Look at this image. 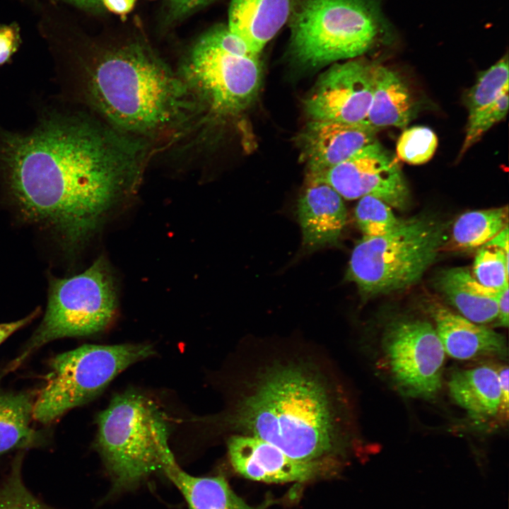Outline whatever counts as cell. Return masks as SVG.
<instances>
[{
  "mask_svg": "<svg viewBox=\"0 0 509 509\" xmlns=\"http://www.w3.org/2000/svg\"><path fill=\"white\" fill-rule=\"evenodd\" d=\"M144 141L54 114L27 134L0 129V169L23 214L74 247L135 188L147 154Z\"/></svg>",
  "mask_w": 509,
  "mask_h": 509,
  "instance_id": "obj_1",
  "label": "cell"
},
{
  "mask_svg": "<svg viewBox=\"0 0 509 509\" xmlns=\"http://www.w3.org/2000/svg\"><path fill=\"white\" fill-rule=\"evenodd\" d=\"M250 379L226 417L232 429L304 462H323L340 449L334 394L312 364L276 361Z\"/></svg>",
  "mask_w": 509,
  "mask_h": 509,
  "instance_id": "obj_2",
  "label": "cell"
},
{
  "mask_svg": "<svg viewBox=\"0 0 509 509\" xmlns=\"http://www.w3.org/2000/svg\"><path fill=\"white\" fill-rule=\"evenodd\" d=\"M78 75L88 103L110 127L130 136L177 132L201 111L180 74L139 42L105 52Z\"/></svg>",
  "mask_w": 509,
  "mask_h": 509,
  "instance_id": "obj_3",
  "label": "cell"
},
{
  "mask_svg": "<svg viewBox=\"0 0 509 509\" xmlns=\"http://www.w3.org/2000/svg\"><path fill=\"white\" fill-rule=\"evenodd\" d=\"M288 23L291 56L312 67L361 56L391 33L378 0H298Z\"/></svg>",
  "mask_w": 509,
  "mask_h": 509,
  "instance_id": "obj_4",
  "label": "cell"
},
{
  "mask_svg": "<svg viewBox=\"0 0 509 509\" xmlns=\"http://www.w3.org/2000/svg\"><path fill=\"white\" fill-rule=\"evenodd\" d=\"M95 447L113 481L115 491L129 489L163 469L171 452L164 414L136 391L115 396L97 416Z\"/></svg>",
  "mask_w": 509,
  "mask_h": 509,
  "instance_id": "obj_5",
  "label": "cell"
},
{
  "mask_svg": "<svg viewBox=\"0 0 509 509\" xmlns=\"http://www.w3.org/2000/svg\"><path fill=\"white\" fill-rule=\"evenodd\" d=\"M446 235V226L430 217L399 219L383 235L363 236L351 252L346 278L365 297L407 288L434 262Z\"/></svg>",
  "mask_w": 509,
  "mask_h": 509,
  "instance_id": "obj_6",
  "label": "cell"
},
{
  "mask_svg": "<svg viewBox=\"0 0 509 509\" xmlns=\"http://www.w3.org/2000/svg\"><path fill=\"white\" fill-rule=\"evenodd\" d=\"M260 54L252 52L227 25L203 34L188 52L180 76L200 110L234 116L255 100L262 83Z\"/></svg>",
  "mask_w": 509,
  "mask_h": 509,
  "instance_id": "obj_7",
  "label": "cell"
},
{
  "mask_svg": "<svg viewBox=\"0 0 509 509\" xmlns=\"http://www.w3.org/2000/svg\"><path fill=\"white\" fill-rule=\"evenodd\" d=\"M154 353L150 344H85L56 356L47 383L35 398L33 419L53 421L96 397L118 374Z\"/></svg>",
  "mask_w": 509,
  "mask_h": 509,
  "instance_id": "obj_8",
  "label": "cell"
},
{
  "mask_svg": "<svg viewBox=\"0 0 509 509\" xmlns=\"http://www.w3.org/2000/svg\"><path fill=\"white\" fill-rule=\"evenodd\" d=\"M116 308L115 283L103 257L78 274L52 277L45 316L8 370L16 368L30 353L51 341L101 332L113 319Z\"/></svg>",
  "mask_w": 509,
  "mask_h": 509,
  "instance_id": "obj_9",
  "label": "cell"
},
{
  "mask_svg": "<svg viewBox=\"0 0 509 509\" xmlns=\"http://www.w3.org/2000/svg\"><path fill=\"white\" fill-rule=\"evenodd\" d=\"M382 346L392 380L403 394L431 399L438 393L445 352L431 323L395 319L386 327Z\"/></svg>",
  "mask_w": 509,
  "mask_h": 509,
  "instance_id": "obj_10",
  "label": "cell"
},
{
  "mask_svg": "<svg viewBox=\"0 0 509 509\" xmlns=\"http://www.w3.org/2000/svg\"><path fill=\"white\" fill-rule=\"evenodd\" d=\"M308 179L323 181L348 200L370 195L402 209L409 199V191L397 160L377 141L322 175Z\"/></svg>",
  "mask_w": 509,
  "mask_h": 509,
  "instance_id": "obj_11",
  "label": "cell"
},
{
  "mask_svg": "<svg viewBox=\"0 0 509 509\" xmlns=\"http://www.w3.org/2000/svg\"><path fill=\"white\" fill-rule=\"evenodd\" d=\"M373 65L354 59L331 66L305 100L307 114L312 119L364 122L372 99Z\"/></svg>",
  "mask_w": 509,
  "mask_h": 509,
  "instance_id": "obj_12",
  "label": "cell"
},
{
  "mask_svg": "<svg viewBox=\"0 0 509 509\" xmlns=\"http://www.w3.org/2000/svg\"><path fill=\"white\" fill-rule=\"evenodd\" d=\"M233 469L244 477L269 483L303 482L321 474L324 462L294 460L275 445L257 437L234 435L228 440Z\"/></svg>",
  "mask_w": 509,
  "mask_h": 509,
  "instance_id": "obj_13",
  "label": "cell"
},
{
  "mask_svg": "<svg viewBox=\"0 0 509 509\" xmlns=\"http://www.w3.org/2000/svg\"><path fill=\"white\" fill-rule=\"evenodd\" d=\"M378 129L366 122L345 123L311 119L300 135L308 177H317L376 141Z\"/></svg>",
  "mask_w": 509,
  "mask_h": 509,
  "instance_id": "obj_14",
  "label": "cell"
},
{
  "mask_svg": "<svg viewBox=\"0 0 509 509\" xmlns=\"http://www.w3.org/2000/svg\"><path fill=\"white\" fill-rule=\"evenodd\" d=\"M298 216L303 245L310 251L337 244L347 219L342 197L323 181L308 178Z\"/></svg>",
  "mask_w": 509,
  "mask_h": 509,
  "instance_id": "obj_15",
  "label": "cell"
},
{
  "mask_svg": "<svg viewBox=\"0 0 509 509\" xmlns=\"http://www.w3.org/2000/svg\"><path fill=\"white\" fill-rule=\"evenodd\" d=\"M429 311L445 352L452 358L470 360L507 356V344L503 335L437 303L432 305Z\"/></svg>",
  "mask_w": 509,
  "mask_h": 509,
  "instance_id": "obj_16",
  "label": "cell"
},
{
  "mask_svg": "<svg viewBox=\"0 0 509 509\" xmlns=\"http://www.w3.org/2000/svg\"><path fill=\"white\" fill-rule=\"evenodd\" d=\"M298 0H230L229 30L255 53L289 22Z\"/></svg>",
  "mask_w": 509,
  "mask_h": 509,
  "instance_id": "obj_17",
  "label": "cell"
},
{
  "mask_svg": "<svg viewBox=\"0 0 509 509\" xmlns=\"http://www.w3.org/2000/svg\"><path fill=\"white\" fill-rule=\"evenodd\" d=\"M162 471L180 490L189 509H265L271 501L258 506L245 502L221 476L198 477L183 471L172 453L163 462Z\"/></svg>",
  "mask_w": 509,
  "mask_h": 509,
  "instance_id": "obj_18",
  "label": "cell"
},
{
  "mask_svg": "<svg viewBox=\"0 0 509 509\" xmlns=\"http://www.w3.org/2000/svg\"><path fill=\"white\" fill-rule=\"evenodd\" d=\"M437 287L447 302L467 320L485 324L497 318L499 291L481 285L467 268L456 267L443 271L438 279Z\"/></svg>",
  "mask_w": 509,
  "mask_h": 509,
  "instance_id": "obj_19",
  "label": "cell"
},
{
  "mask_svg": "<svg viewBox=\"0 0 509 509\" xmlns=\"http://www.w3.org/2000/svg\"><path fill=\"white\" fill-rule=\"evenodd\" d=\"M414 114V102L406 85L394 71L373 65V93L365 122L378 129L394 127L404 129Z\"/></svg>",
  "mask_w": 509,
  "mask_h": 509,
  "instance_id": "obj_20",
  "label": "cell"
},
{
  "mask_svg": "<svg viewBox=\"0 0 509 509\" xmlns=\"http://www.w3.org/2000/svg\"><path fill=\"white\" fill-rule=\"evenodd\" d=\"M453 400L470 417L487 420L498 414L501 388L498 369L481 365L454 372L448 382Z\"/></svg>",
  "mask_w": 509,
  "mask_h": 509,
  "instance_id": "obj_21",
  "label": "cell"
},
{
  "mask_svg": "<svg viewBox=\"0 0 509 509\" xmlns=\"http://www.w3.org/2000/svg\"><path fill=\"white\" fill-rule=\"evenodd\" d=\"M35 395L0 390V455L45 443L44 435L30 426Z\"/></svg>",
  "mask_w": 509,
  "mask_h": 509,
  "instance_id": "obj_22",
  "label": "cell"
},
{
  "mask_svg": "<svg viewBox=\"0 0 509 509\" xmlns=\"http://www.w3.org/2000/svg\"><path fill=\"white\" fill-rule=\"evenodd\" d=\"M508 206L469 211L455 222L451 241L457 249L482 247L508 226Z\"/></svg>",
  "mask_w": 509,
  "mask_h": 509,
  "instance_id": "obj_23",
  "label": "cell"
},
{
  "mask_svg": "<svg viewBox=\"0 0 509 509\" xmlns=\"http://www.w3.org/2000/svg\"><path fill=\"white\" fill-rule=\"evenodd\" d=\"M508 59L507 55L479 74L466 99L469 114L491 103L508 88Z\"/></svg>",
  "mask_w": 509,
  "mask_h": 509,
  "instance_id": "obj_24",
  "label": "cell"
},
{
  "mask_svg": "<svg viewBox=\"0 0 509 509\" xmlns=\"http://www.w3.org/2000/svg\"><path fill=\"white\" fill-rule=\"evenodd\" d=\"M357 224L364 237H378L387 233L397 224L390 206L373 196L360 198L355 209Z\"/></svg>",
  "mask_w": 509,
  "mask_h": 509,
  "instance_id": "obj_25",
  "label": "cell"
},
{
  "mask_svg": "<svg viewBox=\"0 0 509 509\" xmlns=\"http://www.w3.org/2000/svg\"><path fill=\"white\" fill-rule=\"evenodd\" d=\"M482 247L475 257L472 274L484 286L500 291L508 285V252Z\"/></svg>",
  "mask_w": 509,
  "mask_h": 509,
  "instance_id": "obj_26",
  "label": "cell"
},
{
  "mask_svg": "<svg viewBox=\"0 0 509 509\" xmlns=\"http://www.w3.org/2000/svg\"><path fill=\"white\" fill-rule=\"evenodd\" d=\"M23 458L22 453L16 455L9 473L0 483V509H52L25 486L22 478Z\"/></svg>",
  "mask_w": 509,
  "mask_h": 509,
  "instance_id": "obj_27",
  "label": "cell"
},
{
  "mask_svg": "<svg viewBox=\"0 0 509 509\" xmlns=\"http://www.w3.org/2000/svg\"><path fill=\"white\" fill-rule=\"evenodd\" d=\"M437 146V136L430 128L412 127L400 135L397 142V154L405 163L421 165L433 157Z\"/></svg>",
  "mask_w": 509,
  "mask_h": 509,
  "instance_id": "obj_28",
  "label": "cell"
},
{
  "mask_svg": "<svg viewBox=\"0 0 509 509\" xmlns=\"http://www.w3.org/2000/svg\"><path fill=\"white\" fill-rule=\"evenodd\" d=\"M508 109V88L491 103L469 114L465 138L460 150L463 155L494 124L501 121Z\"/></svg>",
  "mask_w": 509,
  "mask_h": 509,
  "instance_id": "obj_29",
  "label": "cell"
},
{
  "mask_svg": "<svg viewBox=\"0 0 509 509\" xmlns=\"http://www.w3.org/2000/svg\"><path fill=\"white\" fill-rule=\"evenodd\" d=\"M20 43L19 28L16 23L0 25V66L10 61Z\"/></svg>",
  "mask_w": 509,
  "mask_h": 509,
  "instance_id": "obj_30",
  "label": "cell"
},
{
  "mask_svg": "<svg viewBox=\"0 0 509 509\" xmlns=\"http://www.w3.org/2000/svg\"><path fill=\"white\" fill-rule=\"evenodd\" d=\"M216 0H166L168 18L181 20Z\"/></svg>",
  "mask_w": 509,
  "mask_h": 509,
  "instance_id": "obj_31",
  "label": "cell"
},
{
  "mask_svg": "<svg viewBox=\"0 0 509 509\" xmlns=\"http://www.w3.org/2000/svg\"><path fill=\"white\" fill-rule=\"evenodd\" d=\"M498 374L501 388V399L498 414L503 420L507 421L509 407L508 367L507 365L501 366L498 370Z\"/></svg>",
  "mask_w": 509,
  "mask_h": 509,
  "instance_id": "obj_32",
  "label": "cell"
},
{
  "mask_svg": "<svg viewBox=\"0 0 509 509\" xmlns=\"http://www.w3.org/2000/svg\"><path fill=\"white\" fill-rule=\"evenodd\" d=\"M39 309L34 310L29 315L21 320L0 324V344L12 334L25 327L35 319L39 314Z\"/></svg>",
  "mask_w": 509,
  "mask_h": 509,
  "instance_id": "obj_33",
  "label": "cell"
},
{
  "mask_svg": "<svg viewBox=\"0 0 509 509\" xmlns=\"http://www.w3.org/2000/svg\"><path fill=\"white\" fill-rule=\"evenodd\" d=\"M508 301L509 293L508 285L499 291L497 303H498V315L497 318L498 324L504 327L508 326Z\"/></svg>",
  "mask_w": 509,
  "mask_h": 509,
  "instance_id": "obj_34",
  "label": "cell"
},
{
  "mask_svg": "<svg viewBox=\"0 0 509 509\" xmlns=\"http://www.w3.org/2000/svg\"><path fill=\"white\" fill-rule=\"evenodd\" d=\"M136 0H103V6L117 13H125L129 11Z\"/></svg>",
  "mask_w": 509,
  "mask_h": 509,
  "instance_id": "obj_35",
  "label": "cell"
},
{
  "mask_svg": "<svg viewBox=\"0 0 509 509\" xmlns=\"http://www.w3.org/2000/svg\"><path fill=\"white\" fill-rule=\"evenodd\" d=\"M483 246L498 247L508 252V227L505 228Z\"/></svg>",
  "mask_w": 509,
  "mask_h": 509,
  "instance_id": "obj_36",
  "label": "cell"
},
{
  "mask_svg": "<svg viewBox=\"0 0 509 509\" xmlns=\"http://www.w3.org/2000/svg\"><path fill=\"white\" fill-rule=\"evenodd\" d=\"M68 1L85 8H99L103 5V0H67Z\"/></svg>",
  "mask_w": 509,
  "mask_h": 509,
  "instance_id": "obj_37",
  "label": "cell"
}]
</instances>
